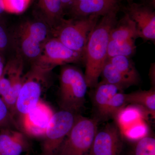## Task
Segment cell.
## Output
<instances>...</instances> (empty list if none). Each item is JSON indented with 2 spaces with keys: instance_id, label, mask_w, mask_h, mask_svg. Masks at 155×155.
Here are the masks:
<instances>
[{
  "instance_id": "cell-1",
  "label": "cell",
  "mask_w": 155,
  "mask_h": 155,
  "mask_svg": "<svg viewBox=\"0 0 155 155\" xmlns=\"http://www.w3.org/2000/svg\"><path fill=\"white\" fill-rule=\"evenodd\" d=\"M119 9L101 17L90 35L84 50V75L88 88L92 89L98 83V79L107 60L108 45L111 30L117 19Z\"/></svg>"
},
{
  "instance_id": "cell-2",
  "label": "cell",
  "mask_w": 155,
  "mask_h": 155,
  "mask_svg": "<svg viewBox=\"0 0 155 155\" xmlns=\"http://www.w3.org/2000/svg\"><path fill=\"white\" fill-rule=\"evenodd\" d=\"M59 104L61 110L80 114L84 107L87 87L84 74L79 68L62 66L59 75Z\"/></svg>"
},
{
  "instance_id": "cell-3",
  "label": "cell",
  "mask_w": 155,
  "mask_h": 155,
  "mask_svg": "<svg viewBox=\"0 0 155 155\" xmlns=\"http://www.w3.org/2000/svg\"><path fill=\"white\" fill-rule=\"evenodd\" d=\"M101 17L92 16L80 18H63L51 29L55 38L70 49L83 53L90 35Z\"/></svg>"
},
{
  "instance_id": "cell-4",
  "label": "cell",
  "mask_w": 155,
  "mask_h": 155,
  "mask_svg": "<svg viewBox=\"0 0 155 155\" xmlns=\"http://www.w3.org/2000/svg\"><path fill=\"white\" fill-rule=\"evenodd\" d=\"M98 123L94 118L77 115L72 128L56 155H91Z\"/></svg>"
},
{
  "instance_id": "cell-5",
  "label": "cell",
  "mask_w": 155,
  "mask_h": 155,
  "mask_svg": "<svg viewBox=\"0 0 155 155\" xmlns=\"http://www.w3.org/2000/svg\"><path fill=\"white\" fill-rule=\"evenodd\" d=\"M51 72L33 63L23 75L16 101V113L20 118L41 100L42 95L48 86Z\"/></svg>"
},
{
  "instance_id": "cell-6",
  "label": "cell",
  "mask_w": 155,
  "mask_h": 155,
  "mask_svg": "<svg viewBox=\"0 0 155 155\" xmlns=\"http://www.w3.org/2000/svg\"><path fill=\"white\" fill-rule=\"evenodd\" d=\"M76 116L77 114L62 110L54 113L43 137L41 155H56L72 128Z\"/></svg>"
},
{
  "instance_id": "cell-7",
  "label": "cell",
  "mask_w": 155,
  "mask_h": 155,
  "mask_svg": "<svg viewBox=\"0 0 155 155\" xmlns=\"http://www.w3.org/2000/svg\"><path fill=\"white\" fill-rule=\"evenodd\" d=\"M84 62V54L67 48L58 39L51 38L43 46L41 55L33 63L52 71L58 66Z\"/></svg>"
},
{
  "instance_id": "cell-8",
  "label": "cell",
  "mask_w": 155,
  "mask_h": 155,
  "mask_svg": "<svg viewBox=\"0 0 155 155\" xmlns=\"http://www.w3.org/2000/svg\"><path fill=\"white\" fill-rule=\"evenodd\" d=\"M124 135L119 125L111 122L98 129L95 136L91 155H121Z\"/></svg>"
},
{
  "instance_id": "cell-9",
  "label": "cell",
  "mask_w": 155,
  "mask_h": 155,
  "mask_svg": "<svg viewBox=\"0 0 155 155\" xmlns=\"http://www.w3.org/2000/svg\"><path fill=\"white\" fill-rule=\"evenodd\" d=\"M54 113L48 104L40 100L20 117V129L31 137H43Z\"/></svg>"
},
{
  "instance_id": "cell-10",
  "label": "cell",
  "mask_w": 155,
  "mask_h": 155,
  "mask_svg": "<svg viewBox=\"0 0 155 155\" xmlns=\"http://www.w3.org/2000/svg\"><path fill=\"white\" fill-rule=\"evenodd\" d=\"M124 11L135 22L138 38L155 42V12L153 8L147 4L131 2Z\"/></svg>"
},
{
  "instance_id": "cell-11",
  "label": "cell",
  "mask_w": 155,
  "mask_h": 155,
  "mask_svg": "<svg viewBox=\"0 0 155 155\" xmlns=\"http://www.w3.org/2000/svg\"><path fill=\"white\" fill-rule=\"evenodd\" d=\"M120 0H73L68 9L71 18L102 17L120 9Z\"/></svg>"
},
{
  "instance_id": "cell-12",
  "label": "cell",
  "mask_w": 155,
  "mask_h": 155,
  "mask_svg": "<svg viewBox=\"0 0 155 155\" xmlns=\"http://www.w3.org/2000/svg\"><path fill=\"white\" fill-rule=\"evenodd\" d=\"M23 61L20 56L11 59L5 65L2 75L7 79L11 86L10 98L6 105L12 113L16 110V101L21 87L24 74Z\"/></svg>"
},
{
  "instance_id": "cell-13",
  "label": "cell",
  "mask_w": 155,
  "mask_h": 155,
  "mask_svg": "<svg viewBox=\"0 0 155 155\" xmlns=\"http://www.w3.org/2000/svg\"><path fill=\"white\" fill-rule=\"evenodd\" d=\"M25 134L12 128L0 130V155H21L29 148Z\"/></svg>"
},
{
  "instance_id": "cell-14",
  "label": "cell",
  "mask_w": 155,
  "mask_h": 155,
  "mask_svg": "<svg viewBox=\"0 0 155 155\" xmlns=\"http://www.w3.org/2000/svg\"><path fill=\"white\" fill-rule=\"evenodd\" d=\"M91 98L94 112V119H98L106 106L113 97L121 91L117 86L99 82L95 87L92 89Z\"/></svg>"
},
{
  "instance_id": "cell-15",
  "label": "cell",
  "mask_w": 155,
  "mask_h": 155,
  "mask_svg": "<svg viewBox=\"0 0 155 155\" xmlns=\"http://www.w3.org/2000/svg\"><path fill=\"white\" fill-rule=\"evenodd\" d=\"M127 104L140 107L150 116L155 117V88L139 90L125 94Z\"/></svg>"
},
{
  "instance_id": "cell-16",
  "label": "cell",
  "mask_w": 155,
  "mask_h": 155,
  "mask_svg": "<svg viewBox=\"0 0 155 155\" xmlns=\"http://www.w3.org/2000/svg\"><path fill=\"white\" fill-rule=\"evenodd\" d=\"M101 76L102 80L100 82L117 86L122 91L130 86L137 85L134 81L119 72L108 60L103 67Z\"/></svg>"
},
{
  "instance_id": "cell-17",
  "label": "cell",
  "mask_w": 155,
  "mask_h": 155,
  "mask_svg": "<svg viewBox=\"0 0 155 155\" xmlns=\"http://www.w3.org/2000/svg\"><path fill=\"white\" fill-rule=\"evenodd\" d=\"M138 38L135 22L126 13L111 30L110 40L122 41Z\"/></svg>"
},
{
  "instance_id": "cell-18",
  "label": "cell",
  "mask_w": 155,
  "mask_h": 155,
  "mask_svg": "<svg viewBox=\"0 0 155 155\" xmlns=\"http://www.w3.org/2000/svg\"><path fill=\"white\" fill-rule=\"evenodd\" d=\"M38 4L46 22L51 29L64 18L61 0H38Z\"/></svg>"
},
{
  "instance_id": "cell-19",
  "label": "cell",
  "mask_w": 155,
  "mask_h": 155,
  "mask_svg": "<svg viewBox=\"0 0 155 155\" xmlns=\"http://www.w3.org/2000/svg\"><path fill=\"white\" fill-rule=\"evenodd\" d=\"M19 30L28 35L34 40L43 45L50 38L49 28L48 24L40 21H28L22 23Z\"/></svg>"
},
{
  "instance_id": "cell-20",
  "label": "cell",
  "mask_w": 155,
  "mask_h": 155,
  "mask_svg": "<svg viewBox=\"0 0 155 155\" xmlns=\"http://www.w3.org/2000/svg\"><path fill=\"white\" fill-rule=\"evenodd\" d=\"M107 60L119 72L134 81L137 85L139 84L140 81L139 73L130 58L119 56L110 58Z\"/></svg>"
},
{
  "instance_id": "cell-21",
  "label": "cell",
  "mask_w": 155,
  "mask_h": 155,
  "mask_svg": "<svg viewBox=\"0 0 155 155\" xmlns=\"http://www.w3.org/2000/svg\"><path fill=\"white\" fill-rule=\"evenodd\" d=\"M127 104L125 94L119 92L115 94L108 103L98 119V122L116 119L119 113Z\"/></svg>"
},
{
  "instance_id": "cell-22",
  "label": "cell",
  "mask_w": 155,
  "mask_h": 155,
  "mask_svg": "<svg viewBox=\"0 0 155 155\" xmlns=\"http://www.w3.org/2000/svg\"><path fill=\"white\" fill-rule=\"evenodd\" d=\"M135 39H129L125 40H110L108 46L107 59L123 56L130 58L136 51Z\"/></svg>"
},
{
  "instance_id": "cell-23",
  "label": "cell",
  "mask_w": 155,
  "mask_h": 155,
  "mask_svg": "<svg viewBox=\"0 0 155 155\" xmlns=\"http://www.w3.org/2000/svg\"><path fill=\"white\" fill-rule=\"evenodd\" d=\"M19 44L21 51L26 58L33 60H37L41 55L43 45L34 40L30 36L19 30Z\"/></svg>"
},
{
  "instance_id": "cell-24",
  "label": "cell",
  "mask_w": 155,
  "mask_h": 155,
  "mask_svg": "<svg viewBox=\"0 0 155 155\" xmlns=\"http://www.w3.org/2000/svg\"><path fill=\"white\" fill-rule=\"evenodd\" d=\"M129 145L126 154L122 152L121 154L155 155V138L153 136H145Z\"/></svg>"
},
{
  "instance_id": "cell-25",
  "label": "cell",
  "mask_w": 155,
  "mask_h": 155,
  "mask_svg": "<svg viewBox=\"0 0 155 155\" xmlns=\"http://www.w3.org/2000/svg\"><path fill=\"white\" fill-rule=\"evenodd\" d=\"M5 128L21 130L15 117L0 97V130Z\"/></svg>"
},
{
  "instance_id": "cell-26",
  "label": "cell",
  "mask_w": 155,
  "mask_h": 155,
  "mask_svg": "<svg viewBox=\"0 0 155 155\" xmlns=\"http://www.w3.org/2000/svg\"><path fill=\"white\" fill-rule=\"evenodd\" d=\"M5 11L11 14H19L25 11L31 0H3Z\"/></svg>"
},
{
  "instance_id": "cell-27",
  "label": "cell",
  "mask_w": 155,
  "mask_h": 155,
  "mask_svg": "<svg viewBox=\"0 0 155 155\" xmlns=\"http://www.w3.org/2000/svg\"><path fill=\"white\" fill-rule=\"evenodd\" d=\"M8 43V38L5 31L0 25V52L5 49Z\"/></svg>"
},
{
  "instance_id": "cell-28",
  "label": "cell",
  "mask_w": 155,
  "mask_h": 155,
  "mask_svg": "<svg viewBox=\"0 0 155 155\" xmlns=\"http://www.w3.org/2000/svg\"><path fill=\"white\" fill-rule=\"evenodd\" d=\"M150 78L151 84V88H155V66H152L150 71Z\"/></svg>"
},
{
  "instance_id": "cell-29",
  "label": "cell",
  "mask_w": 155,
  "mask_h": 155,
  "mask_svg": "<svg viewBox=\"0 0 155 155\" xmlns=\"http://www.w3.org/2000/svg\"><path fill=\"white\" fill-rule=\"evenodd\" d=\"M73 0H61L62 1V7L64 10V14L67 10L69 8V6L72 4Z\"/></svg>"
},
{
  "instance_id": "cell-30",
  "label": "cell",
  "mask_w": 155,
  "mask_h": 155,
  "mask_svg": "<svg viewBox=\"0 0 155 155\" xmlns=\"http://www.w3.org/2000/svg\"><path fill=\"white\" fill-rule=\"evenodd\" d=\"M5 66L2 58L0 56V77L2 74Z\"/></svg>"
},
{
  "instance_id": "cell-31",
  "label": "cell",
  "mask_w": 155,
  "mask_h": 155,
  "mask_svg": "<svg viewBox=\"0 0 155 155\" xmlns=\"http://www.w3.org/2000/svg\"><path fill=\"white\" fill-rule=\"evenodd\" d=\"M5 8H4V3L3 0H0V17L5 12Z\"/></svg>"
},
{
  "instance_id": "cell-32",
  "label": "cell",
  "mask_w": 155,
  "mask_h": 155,
  "mask_svg": "<svg viewBox=\"0 0 155 155\" xmlns=\"http://www.w3.org/2000/svg\"><path fill=\"white\" fill-rule=\"evenodd\" d=\"M130 1H133V0H130ZM137 1V0H136ZM139 1H140V0H139Z\"/></svg>"
}]
</instances>
